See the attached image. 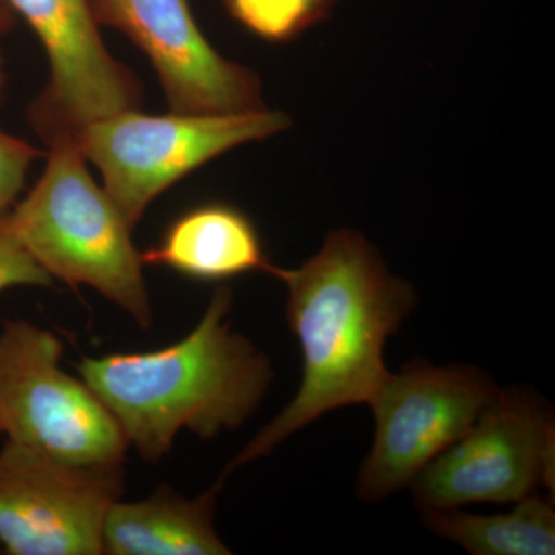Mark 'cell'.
I'll return each instance as SVG.
<instances>
[{"label": "cell", "mask_w": 555, "mask_h": 555, "mask_svg": "<svg viewBox=\"0 0 555 555\" xmlns=\"http://www.w3.org/2000/svg\"><path fill=\"white\" fill-rule=\"evenodd\" d=\"M90 5L98 24L116 28L149 57L171 112L268 108L261 78L208 42L189 0H90Z\"/></svg>", "instance_id": "obj_10"}, {"label": "cell", "mask_w": 555, "mask_h": 555, "mask_svg": "<svg viewBox=\"0 0 555 555\" xmlns=\"http://www.w3.org/2000/svg\"><path fill=\"white\" fill-rule=\"evenodd\" d=\"M338 0H224L230 16L259 39L291 42L326 20Z\"/></svg>", "instance_id": "obj_14"}, {"label": "cell", "mask_w": 555, "mask_h": 555, "mask_svg": "<svg viewBox=\"0 0 555 555\" xmlns=\"http://www.w3.org/2000/svg\"><path fill=\"white\" fill-rule=\"evenodd\" d=\"M554 414L534 390L500 389L473 427L411 483L420 513L517 503L554 488Z\"/></svg>", "instance_id": "obj_7"}, {"label": "cell", "mask_w": 555, "mask_h": 555, "mask_svg": "<svg viewBox=\"0 0 555 555\" xmlns=\"http://www.w3.org/2000/svg\"><path fill=\"white\" fill-rule=\"evenodd\" d=\"M13 20H11V10L5 3L0 2V39L10 30ZM5 87V65H3L2 51H0V93Z\"/></svg>", "instance_id": "obj_17"}, {"label": "cell", "mask_w": 555, "mask_h": 555, "mask_svg": "<svg viewBox=\"0 0 555 555\" xmlns=\"http://www.w3.org/2000/svg\"><path fill=\"white\" fill-rule=\"evenodd\" d=\"M25 286L51 287L53 278L22 243L11 219V208H3L0 210V292Z\"/></svg>", "instance_id": "obj_15"}, {"label": "cell", "mask_w": 555, "mask_h": 555, "mask_svg": "<svg viewBox=\"0 0 555 555\" xmlns=\"http://www.w3.org/2000/svg\"><path fill=\"white\" fill-rule=\"evenodd\" d=\"M141 258L144 264L210 283L272 268L254 221L241 208L218 201L179 215Z\"/></svg>", "instance_id": "obj_11"}, {"label": "cell", "mask_w": 555, "mask_h": 555, "mask_svg": "<svg viewBox=\"0 0 555 555\" xmlns=\"http://www.w3.org/2000/svg\"><path fill=\"white\" fill-rule=\"evenodd\" d=\"M61 339L28 321L0 331V434L67 465L118 469L129 443L100 397L61 369Z\"/></svg>", "instance_id": "obj_5"}, {"label": "cell", "mask_w": 555, "mask_h": 555, "mask_svg": "<svg viewBox=\"0 0 555 555\" xmlns=\"http://www.w3.org/2000/svg\"><path fill=\"white\" fill-rule=\"evenodd\" d=\"M500 389L491 375L467 364L408 363L390 372L369 401L375 416L371 452L358 474L357 494L382 502L465 436Z\"/></svg>", "instance_id": "obj_6"}, {"label": "cell", "mask_w": 555, "mask_h": 555, "mask_svg": "<svg viewBox=\"0 0 555 555\" xmlns=\"http://www.w3.org/2000/svg\"><path fill=\"white\" fill-rule=\"evenodd\" d=\"M430 532L451 540L474 555H554L553 503L532 494L517 502L511 513L473 516L459 509L423 513Z\"/></svg>", "instance_id": "obj_13"}, {"label": "cell", "mask_w": 555, "mask_h": 555, "mask_svg": "<svg viewBox=\"0 0 555 555\" xmlns=\"http://www.w3.org/2000/svg\"><path fill=\"white\" fill-rule=\"evenodd\" d=\"M286 113L145 115L139 108L96 119L73 133L100 171L104 189L131 229L160 193L230 150L266 141L291 127Z\"/></svg>", "instance_id": "obj_4"}, {"label": "cell", "mask_w": 555, "mask_h": 555, "mask_svg": "<svg viewBox=\"0 0 555 555\" xmlns=\"http://www.w3.org/2000/svg\"><path fill=\"white\" fill-rule=\"evenodd\" d=\"M122 467L67 465L7 441L0 451V545L10 555H96Z\"/></svg>", "instance_id": "obj_8"}, {"label": "cell", "mask_w": 555, "mask_h": 555, "mask_svg": "<svg viewBox=\"0 0 555 555\" xmlns=\"http://www.w3.org/2000/svg\"><path fill=\"white\" fill-rule=\"evenodd\" d=\"M268 273L287 288V323L301 346V385L225 466L221 481L321 415L369 404L390 375L386 341L416 306L412 284L390 273L377 248L352 229L331 230L299 268L272 264Z\"/></svg>", "instance_id": "obj_1"}, {"label": "cell", "mask_w": 555, "mask_h": 555, "mask_svg": "<svg viewBox=\"0 0 555 555\" xmlns=\"http://www.w3.org/2000/svg\"><path fill=\"white\" fill-rule=\"evenodd\" d=\"M232 292L219 287L188 337L164 349L82 358L80 378L100 397L147 462H159L182 430L215 438L254 415L273 379L269 358L233 334Z\"/></svg>", "instance_id": "obj_2"}, {"label": "cell", "mask_w": 555, "mask_h": 555, "mask_svg": "<svg viewBox=\"0 0 555 555\" xmlns=\"http://www.w3.org/2000/svg\"><path fill=\"white\" fill-rule=\"evenodd\" d=\"M224 481L196 499H184L160 486L139 502L108 507L102 529V551L112 555H228L215 531V503Z\"/></svg>", "instance_id": "obj_12"}, {"label": "cell", "mask_w": 555, "mask_h": 555, "mask_svg": "<svg viewBox=\"0 0 555 555\" xmlns=\"http://www.w3.org/2000/svg\"><path fill=\"white\" fill-rule=\"evenodd\" d=\"M0 2L30 25L49 60V83L28 109L46 144L93 120L141 107V82L105 47L90 0Z\"/></svg>", "instance_id": "obj_9"}, {"label": "cell", "mask_w": 555, "mask_h": 555, "mask_svg": "<svg viewBox=\"0 0 555 555\" xmlns=\"http://www.w3.org/2000/svg\"><path fill=\"white\" fill-rule=\"evenodd\" d=\"M47 145L42 177L11 207L17 235L53 280L94 288L149 328L152 306L141 251L131 240L133 229L104 185L91 177L73 134Z\"/></svg>", "instance_id": "obj_3"}, {"label": "cell", "mask_w": 555, "mask_h": 555, "mask_svg": "<svg viewBox=\"0 0 555 555\" xmlns=\"http://www.w3.org/2000/svg\"><path fill=\"white\" fill-rule=\"evenodd\" d=\"M42 156L30 142L0 129V210L17 203L33 163Z\"/></svg>", "instance_id": "obj_16"}]
</instances>
